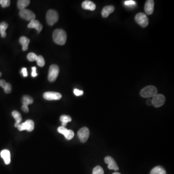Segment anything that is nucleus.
<instances>
[{"label":"nucleus","mask_w":174,"mask_h":174,"mask_svg":"<svg viewBox=\"0 0 174 174\" xmlns=\"http://www.w3.org/2000/svg\"><path fill=\"white\" fill-rule=\"evenodd\" d=\"M53 38L54 41L57 44L63 45L66 41V33L61 29L55 30L53 32Z\"/></svg>","instance_id":"obj_1"},{"label":"nucleus","mask_w":174,"mask_h":174,"mask_svg":"<svg viewBox=\"0 0 174 174\" xmlns=\"http://www.w3.org/2000/svg\"><path fill=\"white\" fill-rule=\"evenodd\" d=\"M158 91L155 86H148L144 88L140 92V95L144 98L153 97L157 94Z\"/></svg>","instance_id":"obj_2"},{"label":"nucleus","mask_w":174,"mask_h":174,"mask_svg":"<svg viewBox=\"0 0 174 174\" xmlns=\"http://www.w3.org/2000/svg\"><path fill=\"white\" fill-rule=\"evenodd\" d=\"M46 19L48 24L52 26L58 21L59 15L58 13L54 10H49L46 14Z\"/></svg>","instance_id":"obj_3"},{"label":"nucleus","mask_w":174,"mask_h":174,"mask_svg":"<svg viewBox=\"0 0 174 174\" xmlns=\"http://www.w3.org/2000/svg\"><path fill=\"white\" fill-rule=\"evenodd\" d=\"M59 71L60 69L57 65H52L50 66L48 76V79L50 82H53L56 80L59 75Z\"/></svg>","instance_id":"obj_4"},{"label":"nucleus","mask_w":174,"mask_h":174,"mask_svg":"<svg viewBox=\"0 0 174 174\" xmlns=\"http://www.w3.org/2000/svg\"><path fill=\"white\" fill-rule=\"evenodd\" d=\"M135 20L139 25L144 28L146 27L149 23L148 18L143 13H139L137 14L135 17Z\"/></svg>","instance_id":"obj_5"},{"label":"nucleus","mask_w":174,"mask_h":174,"mask_svg":"<svg viewBox=\"0 0 174 174\" xmlns=\"http://www.w3.org/2000/svg\"><path fill=\"white\" fill-rule=\"evenodd\" d=\"M17 128L20 131L23 130H27L28 132L33 131L34 128V122L32 120H27L25 122L20 123Z\"/></svg>","instance_id":"obj_6"},{"label":"nucleus","mask_w":174,"mask_h":174,"mask_svg":"<svg viewBox=\"0 0 174 174\" xmlns=\"http://www.w3.org/2000/svg\"><path fill=\"white\" fill-rule=\"evenodd\" d=\"M19 16L22 18L27 20L31 21L34 19L36 17L35 14L29 9H24L21 10L19 12Z\"/></svg>","instance_id":"obj_7"},{"label":"nucleus","mask_w":174,"mask_h":174,"mask_svg":"<svg viewBox=\"0 0 174 174\" xmlns=\"http://www.w3.org/2000/svg\"><path fill=\"white\" fill-rule=\"evenodd\" d=\"M165 98L163 94H157L153 97L152 99V103L155 108H159L164 104Z\"/></svg>","instance_id":"obj_8"},{"label":"nucleus","mask_w":174,"mask_h":174,"mask_svg":"<svg viewBox=\"0 0 174 174\" xmlns=\"http://www.w3.org/2000/svg\"><path fill=\"white\" fill-rule=\"evenodd\" d=\"M77 135L80 141L82 143L86 142L89 137V130L87 127H83L78 131Z\"/></svg>","instance_id":"obj_9"},{"label":"nucleus","mask_w":174,"mask_h":174,"mask_svg":"<svg viewBox=\"0 0 174 174\" xmlns=\"http://www.w3.org/2000/svg\"><path fill=\"white\" fill-rule=\"evenodd\" d=\"M44 98L48 100H58L61 99V93L57 92H48L44 93Z\"/></svg>","instance_id":"obj_10"},{"label":"nucleus","mask_w":174,"mask_h":174,"mask_svg":"<svg viewBox=\"0 0 174 174\" xmlns=\"http://www.w3.org/2000/svg\"><path fill=\"white\" fill-rule=\"evenodd\" d=\"M105 162L108 164V168L109 169L117 171L119 169L117 164L116 163L114 159L110 156H107L105 158Z\"/></svg>","instance_id":"obj_11"},{"label":"nucleus","mask_w":174,"mask_h":174,"mask_svg":"<svg viewBox=\"0 0 174 174\" xmlns=\"http://www.w3.org/2000/svg\"><path fill=\"white\" fill-rule=\"evenodd\" d=\"M154 2L152 0H148L145 5V11L147 15H152L153 13Z\"/></svg>","instance_id":"obj_12"},{"label":"nucleus","mask_w":174,"mask_h":174,"mask_svg":"<svg viewBox=\"0 0 174 174\" xmlns=\"http://www.w3.org/2000/svg\"><path fill=\"white\" fill-rule=\"evenodd\" d=\"M28 27L29 28H35L38 31V33H40L42 31L43 26L38 21L34 19L30 21L29 24L28 25Z\"/></svg>","instance_id":"obj_13"},{"label":"nucleus","mask_w":174,"mask_h":174,"mask_svg":"<svg viewBox=\"0 0 174 174\" xmlns=\"http://www.w3.org/2000/svg\"><path fill=\"white\" fill-rule=\"evenodd\" d=\"M82 7L85 10L94 11L96 9V5L91 1H85L82 4Z\"/></svg>","instance_id":"obj_14"},{"label":"nucleus","mask_w":174,"mask_h":174,"mask_svg":"<svg viewBox=\"0 0 174 174\" xmlns=\"http://www.w3.org/2000/svg\"><path fill=\"white\" fill-rule=\"evenodd\" d=\"M115 7L113 6H105L102 11V16L104 18H108L110 14L114 11Z\"/></svg>","instance_id":"obj_15"},{"label":"nucleus","mask_w":174,"mask_h":174,"mask_svg":"<svg viewBox=\"0 0 174 174\" xmlns=\"http://www.w3.org/2000/svg\"><path fill=\"white\" fill-rule=\"evenodd\" d=\"M1 156L4 159L6 164H9L11 162L10 152L7 149H4L1 152Z\"/></svg>","instance_id":"obj_16"},{"label":"nucleus","mask_w":174,"mask_h":174,"mask_svg":"<svg viewBox=\"0 0 174 174\" xmlns=\"http://www.w3.org/2000/svg\"><path fill=\"white\" fill-rule=\"evenodd\" d=\"M0 86L4 89L6 93H10L12 91V86L10 84L7 83L4 79L0 80Z\"/></svg>","instance_id":"obj_17"},{"label":"nucleus","mask_w":174,"mask_h":174,"mask_svg":"<svg viewBox=\"0 0 174 174\" xmlns=\"http://www.w3.org/2000/svg\"><path fill=\"white\" fill-rule=\"evenodd\" d=\"M30 39L26 36H22L19 39V43L22 45V50L23 51H26L28 49Z\"/></svg>","instance_id":"obj_18"},{"label":"nucleus","mask_w":174,"mask_h":174,"mask_svg":"<svg viewBox=\"0 0 174 174\" xmlns=\"http://www.w3.org/2000/svg\"><path fill=\"white\" fill-rule=\"evenodd\" d=\"M12 115L16 120V123L15 124V127H18V125L21 123L22 121V116L18 111H16V110L13 111Z\"/></svg>","instance_id":"obj_19"},{"label":"nucleus","mask_w":174,"mask_h":174,"mask_svg":"<svg viewBox=\"0 0 174 174\" xmlns=\"http://www.w3.org/2000/svg\"><path fill=\"white\" fill-rule=\"evenodd\" d=\"M166 171L162 166H158L154 167L151 171L150 174H166Z\"/></svg>","instance_id":"obj_20"},{"label":"nucleus","mask_w":174,"mask_h":174,"mask_svg":"<svg viewBox=\"0 0 174 174\" xmlns=\"http://www.w3.org/2000/svg\"><path fill=\"white\" fill-rule=\"evenodd\" d=\"M22 103L23 105L28 106L29 105L32 104L34 102V99L31 96L29 95H24L22 98Z\"/></svg>","instance_id":"obj_21"},{"label":"nucleus","mask_w":174,"mask_h":174,"mask_svg":"<svg viewBox=\"0 0 174 174\" xmlns=\"http://www.w3.org/2000/svg\"><path fill=\"white\" fill-rule=\"evenodd\" d=\"M8 27V25L6 22H2L0 24V34H1L2 38H6V31Z\"/></svg>","instance_id":"obj_22"},{"label":"nucleus","mask_w":174,"mask_h":174,"mask_svg":"<svg viewBox=\"0 0 174 174\" xmlns=\"http://www.w3.org/2000/svg\"><path fill=\"white\" fill-rule=\"evenodd\" d=\"M30 3L29 0H19L18 1V7L20 10L25 9Z\"/></svg>","instance_id":"obj_23"},{"label":"nucleus","mask_w":174,"mask_h":174,"mask_svg":"<svg viewBox=\"0 0 174 174\" xmlns=\"http://www.w3.org/2000/svg\"><path fill=\"white\" fill-rule=\"evenodd\" d=\"M36 61H37L38 65L39 66L41 67L44 66L45 65V61L44 59L42 56H38Z\"/></svg>","instance_id":"obj_24"},{"label":"nucleus","mask_w":174,"mask_h":174,"mask_svg":"<svg viewBox=\"0 0 174 174\" xmlns=\"http://www.w3.org/2000/svg\"><path fill=\"white\" fill-rule=\"evenodd\" d=\"M60 120L62 123H67L68 122L71 121L72 119L69 116L63 115L61 117Z\"/></svg>","instance_id":"obj_25"},{"label":"nucleus","mask_w":174,"mask_h":174,"mask_svg":"<svg viewBox=\"0 0 174 174\" xmlns=\"http://www.w3.org/2000/svg\"><path fill=\"white\" fill-rule=\"evenodd\" d=\"M38 56L35 53L31 52L29 53L27 55V59L30 61H35L38 59Z\"/></svg>","instance_id":"obj_26"},{"label":"nucleus","mask_w":174,"mask_h":174,"mask_svg":"<svg viewBox=\"0 0 174 174\" xmlns=\"http://www.w3.org/2000/svg\"><path fill=\"white\" fill-rule=\"evenodd\" d=\"M104 170L100 166H96L93 170V174H104Z\"/></svg>","instance_id":"obj_27"},{"label":"nucleus","mask_w":174,"mask_h":174,"mask_svg":"<svg viewBox=\"0 0 174 174\" xmlns=\"http://www.w3.org/2000/svg\"><path fill=\"white\" fill-rule=\"evenodd\" d=\"M0 4L3 8L8 7L10 5V1H9V0H0Z\"/></svg>","instance_id":"obj_28"},{"label":"nucleus","mask_w":174,"mask_h":174,"mask_svg":"<svg viewBox=\"0 0 174 174\" xmlns=\"http://www.w3.org/2000/svg\"><path fill=\"white\" fill-rule=\"evenodd\" d=\"M65 136L66 139H67V140H71L74 136V132H73L72 130H68V132H67L66 135Z\"/></svg>","instance_id":"obj_29"},{"label":"nucleus","mask_w":174,"mask_h":174,"mask_svg":"<svg viewBox=\"0 0 174 174\" xmlns=\"http://www.w3.org/2000/svg\"><path fill=\"white\" fill-rule=\"evenodd\" d=\"M58 132L61 133L65 136L68 132V130L66 129L65 127L61 126L59 127V128H58Z\"/></svg>","instance_id":"obj_30"},{"label":"nucleus","mask_w":174,"mask_h":174,"mask_svg":"<svg viewBox=\"0 0 174 174\" xmlns=\"http://www.w3.org/2000/svg\"><path fill=\"white\" fill-rule=\"evenodd\" d=\"M125 4L127 6H136V2L132 0H128V1H126L125 2Z\"/></svg>","instance_id":"obj_31"},{"label":"nucleus","mask_w":174,"mask_h":174,"mask_svg":"<svg viewBox=\"0 0 174 174\" xmlns=\"http://www.w3.org/2000/svg\"><path fill=\"white\" fill-rule=\"evenodd\" d=\"M83 91L79 90L77 89H75L73 90V93L77 96H81V95H83Z\"/></svg>","instance_id":"obj_32"},{"label":"nucleus","mask_w":174,"mask_h":174,"mask_svg":"<svg viewBox=\"0 0 174 174\" xmlns=\"http://www.w3.org/2000/svg\"><path fill=\"white\" fill-rule=\"evenodd\" d=\"M32 76L33 77H35L38 76V74L36 73V67H33L32 68Z\"/></svg>","instance_id":"obj_33"},{"label":"nucleus","mask_w":174,"mask_h":174,"mask_svg":"<svg viewBox=\"0 0 174 174\" xmlns=\"http://www.w3.org/2000/svg\"><path fill=\"white\" fill-rule=\"evenodd\" d=\"M21 73L22 74L23 76L24 77H27L28 76L27 70L25 67L22 68L21 71Z\"/></svg>","instance_id":"obj_34"},{"label":"nucleus","mask_w":174,"mask_h":174,"mask_svg":"<svg viewBox=\"0 0 174 174\" xmlns=\"http://www.w3.org/2000/svg\"><path fill=\"white\" fill-rule=\"evenodd\" d=\"M22 109L23 110V111L26 112V113H28L29 111L28 107V106H26V105H22Z\"/></svg>","instance_id":"obj_35"},{"label":"nucleus","mask_w":174,"mask_h":174,"mask_svg":"<svg viewBox=\"0 0 174 174\" xmlns=\"http://www.w3.org/2000/svg\"><path fill=\"white\" fill-rule=\"evenodd\" d=\"M147 104L148 105H152V99H149L147 101Z\"/></svg>","instance_id":"obj_36"},{"label":"nucleus","mask_w":174,"mask_h":174,"mask_svg":"<svg viewBox=\"0 0 174 174\" xmlns=\"http://www.w3.org/2000/svg\"><path fill=\"white\" fill-rule=\"evenodd\" d=\"M121 174L120 173H119V172H115V173H114L113 174Z\"/></svg>","instance_id":"obj_37"},{"label":"nucleus","mask_w":174,"mask_h":174,"mask_svg":"<svg viewBox=\"0 0 174 174\" xmlns=\"http://www.w3.org/2000/svg\"><path fill=\"white\" fill-rule=\"evenodd\" d=\"M2 75V73L0 72V77H1Z\"/></svg>","instance_id":"obj_38"}]
</instances>
